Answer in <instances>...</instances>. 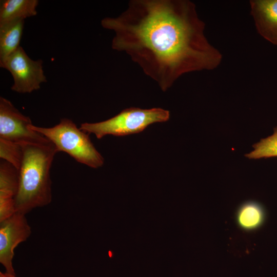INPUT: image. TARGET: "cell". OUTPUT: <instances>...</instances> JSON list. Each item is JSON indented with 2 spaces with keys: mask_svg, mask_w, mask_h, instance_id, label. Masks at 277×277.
<instances>
[{
  "mask_svg": "<svg viewBox=\"0 0 277 277\" xmlns=\"http://www.w3.org/2000/svg\"><path fill=\"white\" fill-rule=\"evenodd\" d=\"M101 24L114 32L112 48L128 55L163 91L183 74L213 70L222 60L188 0H130L121 14Z\"/></svg>",
  "mask_w": 277,
  "mask_h": 277,
  "instance_id": "1",
  "label": "cell"
},
{
  "mask_svg": "<svg viewBox=\"0 0 277 277\" xmlns=\"http://www.w3.org/2000/svg\"><path fill=\"white\" fill-rule=\"evenodd\" d=\"M22 159L19 186L15 199L16 212L24 214L52 201L50 169L55 154V146L48 144L22 143Z\"/></svg>",
  "mask_w": 277,
  "mask_h": 277,
  "instance_id": "2",
  "label": "cell"
},
{
  "mask_svg": "<svg viewBox=\"0 0 277 277\" xmlns=\"http://www.w3.org/2000/svg\"><path fill=\"white\" fill-rule=\"evenodd\" d=\"M30 128L48 138L58 152L68 153L80 163L93 168L104 164V158L91 142L89 134L77 128L69 118H62L58 124L52 127L32 124Z\"/></svg>",
  "mask_w": 277,
  "mask_h": 277,
  "instance_id": "3",
  "label": "cell"
},
{
  "mask_svg": "<svg viewBox=\"0 0 277 277\" xmlns=\"http://www.w3.org/2000/svg\"><path fill=\"white\" fill-rule=\"evenodd\" d=\"M170 117L168 110L161 108L141 109L131 107L115 116L97 123H84L80 127L84 132L93 133L101 139L106 135L124 136L143 131L149 125L165 122Z\"/></svg>",
  "mask_w": 277,
  "mask_h": 277,
  "instance_id": "4",
  "label": "cell"
},
{
  "mask_svg": "<svg viewBox=\"0 0 277 277\" xmlns=\"http://www.w3.org/2000/svg\"><path fill=\"white\" fill-rule=\"evenodd\" d=\"M0 67L12 75L13 83L11 89L19 93H30L41 88L47 82L42 60L30 58L20 46L4 61Z\"/></svg>",
  "mask_w": 277,
  "mask_h": 277,
  "instance_id": "5",
  "label": "cell"
},
{
  "mask_svg": "<svg viewBox=\"0 0 277 277\" xmlns=\"http://www.w3.org/2000/svg\"><path fill=\"white\" fill-rule=\"evenodd\" d=\"M31 119L22 114L8 99L0 97V139L22 143L48 144L51 142L32 130Z\"/></svg>",
  "mask_w": 277,
  "mask_h": 277,
  "instance_id": "6",
  "label": "cell"
},
{
  "mask_svg": "<svg viewBox=\"0 0 277 277\" xmlns=\"http://www.w3.org/2000/svg\"><path fill=\"white\" fill-rule=\"evenodd\" d=\"M31 233V227L23 213L16 212L0 222V262L6 272L15 275L12 265L14 250Z\"/></svg>",
  "mask_w": 277,
  "mask_h": 277,
  "instance_id": "7",
  "label": "cell"
},
{
  "mask_svg": "<svg viewBox=\"0 0 277 277\" xmlns=\"http://www.w3.org/2000/svg\"><path fill=\"white\" fill-rule=\"evenodd\" d=\"M249 4L258 33L277 45V0H251Z\"/></svg>",
  "mask_w": 277,
  "mask_h": 277,
  "instance_id": "8",
  "label": "cell"
},
{
  "mask_svg": "<svg viewBox=\"0 0 277 277\" xmlns=\"http://www.w3.org/2000/svg\"><path fill=\"white\" fill-rule=\"evenodd\" d=\"M18 186V170L2 160L0 163V222L16 212L15 199Z\"/></svg>",
  "mask_w": 277,
  "mask_h": 277,
  "instance_id": "9",
  "label": "cell"
},
{
  "mask_svg": "<svg viewBox=\"0 0 277 277\" xmlns=\"http://www.w3.org/2000/svg\"><path fill=\"white\" fill-rule=\"evenodd\" d=\"M266 213L263 206L258 202L247 201L238 207L235 213V222L238 227L246 232H253L264 223Z\"/></svg>",
  "mask_w": 277,
  "mask_h": 277,
  "instance_id": "10",
  "label": "cell"
},
{
  "mask_svg": "<svg viewBox=\"0 0 277 277\" xmlns=\"http://www.w3.org/2000/svg\"><path fill=\"white\" fill-rule=\"evenodd\" d=\"M37 0H4L0 3V25L36 15Z\"/></svg>",
  "mask_w": 277,
  "mask_h": 277,
  "instance_id": "11",
  "label": "cell"
},
{
  "mask_svg": "<svg viewBox=\"0 0 277 277\" xmlns=\"http://www.w3.org/2000/svg\"><path fill=\"white\" fill-rule=\"evenodd\" d=\"M24 20L0 25V62L4 61L19 47Z\"/></svg>",
  "mask_w": 277,
  "mask_h": 277,
  "instance_id": "12",
  "label": "cell"
},
{
  "mask_svg": "<svg viewBox=\"0 0 277 277\" xmlns=\"http://www.w3.org/2000/svg\"><path fill=\"white\" fill-rule=\"evenodd\" d=\"M254 150L245 156L250 159L277 156V127L271 135L262 138L253 145Z\"/></svg>",
  "mask_w": 277,
  "mask_h": 277,
  "instance_id": "13",
  "label": "cell"
},
{
  "mask_svg": "<svg viewBox=\"0 0 277 277\" xmlns=\"http://www.w3.org/2000/svg\"><path fill=\"white\" fill-rule=\"evenodd\" d=\"M22 149L20 144L0 139V157L19 169L22 159Z\"/></svg>",
  "mask_w": 277,
  "mask_h": 277,
  "instance_id": "14",
  "label": "cell"
},
{
  "mask_svg": "<svg viewBox=\"0 0 277 277\" xmlns=\"http://www.w3.org/2000/svg\"><path fill=\"white\" fill-rule=\"evenodd\" d=\"M0 277H16L15 274H10L7 272H0Z\"/></svg>",
  "mask_w": 277,
  "mask_h": 277,
  "instance_id": "15",
  "label": "cell"
}]
</instances>
